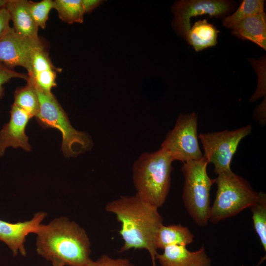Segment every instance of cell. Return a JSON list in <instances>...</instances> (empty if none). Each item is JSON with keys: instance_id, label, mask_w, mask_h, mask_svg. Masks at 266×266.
<instances>
[{"instance_id": "cell-1", "label": "cell", "mask_w": 266, "mask_h": 266, "mask_svg": "<svg viewBox=\"0 0 266 266\" xmlns=\"http://www.w3.org/2000/svg\"><path fill=\"white\" fill-rule=\"evenodd\" d=\"M105 210L115 215L121 223L119 233L124 243L120 252L131 249H145L149 253L152 266H156L157 250L154 241L163 224L158 208L142 200L136 194L121 196L108 202Z\"/></svg>"}, {"instance_id": "cell-2", "label": "cell", "mask_w": 266, "mask_h": 266, "mask_svg": "<svg viewBox=\"0 0 266 266\" xmlns=\"http://www.w3.org/2000/svg\"><path fill=\"white\" fill-rule=\"evenodd\" d=\"M36 235V251L52 262L66 266H87L92 260L91 242L85 230L66 216L41 224Z\"/></svg>"}, {"instance_id": "cell-3", "label": "cell", "mask_w": 266, "mask_h": 266, "mask_svg": "<svg viewBox=\"0 0 266 266\" xmlns=\"http://www.w3.org/2000/svg\"><path fill=\"white\" fill-rule=\"evenodd\" d=\"M172 162L169 155L161 148L142 153L132 167L135 194L154 206H162L170 189Z\"/></svg>"}, {"instance_id": "cell-4", "label": "cell", "mask_w": 266, "mask_h": 266, "mask_svg": "<svg viewBox=\"0 0 266 266\" xmlns=\"http://www.w3.org/2000/svg\"><path fill=\"white\" fill-rule=\"evenodd\" d=\"M33 84L39 102L36 121L44 128H54L60 131L62 135L61 150L64 156L76 157L89 150L93 145L90 135L71 126L67 114L51 92H45Z\"/></svg>"}, {"instance_id": "cell-5", "label": "cell", "mask_w": 266, "mask_h": 266, "mask_svg": "<svg viewBox=\"0 0 266 266\" xmlns=\"http://www.w3.org/2000/svg\"><path fill=\"white\" fill-rule=\"evenodd\" d=\"M214 181L217 188L210 210L209 221L212 223L235 216L252 206L258 200V193L232 170L218 174Z\"/></svg>"}, {"instance_id": "cell-6", "label": "cell", "mask_w": 266, "mask_h": 266, "mask_svg": "<svg viewBox=\"0 0 266 266\" xmlns=\"http://www.w3.org/2000/svg\"><path fill=\"white\" fill-rule=\"evenodd\" d=\"M208 164L203 156L200 160L184 163L181 167L184 177V204L193 220L200 227L205 226L209 221L210 191L214 183L207 173Z\"/></svg>"}, {"instance_id": "cell-7", "label": "cell", "mask_w": 266, "mask_h": 266, "mask_svg": "<svg viewBox=\"0 0 266 266\" xmlns=\"http://www.w3.org/2000/svg\"><path fill=\"white\" fill-rule=\"evenodd\" d=\"M173 161L183 163L203 157L198 142V115L180 114L174 128L166 134L161 145Z\"/></svg>"}, {"instance_id": "cell-8", "label": "cell", "mask_w": 266, "mask_h": 266, "mask_svg": "<svg viewBox=\"0 0 266 266\" xmlns=\"http://www.w3.org/2000/svg\"><path fill=\"white\" fill-rule=\"evenodd\" d=\"M251 125L232 130L202 133L199 135L204 151L203 156L214 166L217 175L231 170L230 165L241 140L252 131Z\"/></svg>"}, {"instance_id": "cell-9", "label": "cell", "mask_w": 266, "mask_h": 266, "mask_svg": "<svg viewBox=\"0 0 266 266\" xmlns=\"http://www.w3.org/2000/svg\"><path fill=\"white\" fill-rule=\"evenodd\" d=\"M228 1L222 0H182L176 2L172 11L174 15L173 26L177 32L185 37L191 28L192 17L207 14L220 17L230 9Z\"/></svg>"}, {"instance_id": "cell-10", "label": "cell", "mask_w": 266, "mask_h": 266, "mask_svg": "<svg viewBox=\"0 0 266 266\" xmlns=\"http://www.w3.org/2000/svg\"><path fill=\"white\" fill-rule=\"evenodd\" d=\"M43 46L41 41L35 42L25 38L9 26L0 36V64L11 69L16 66H22L28 73L33 52Z\"/></svg>"}, {"instance_id": "cell-11", "label": "cell", "mask_w": 266, "mask_h": 266, "mask_svg": "<svg viewBox=\"0 0 266 266\" xmlns=\"http://www.w3.org/2000/svg\"><path fill=\"white\" fill-rule=\"evenodd\" d=\"M47 215L46 212L38 211L30 220L16 223L0 219V241L6 245L13 256L20 254L26 257V237L29 234H35Z\"/></svg>"}, {"instance_id": "cell-12", "label": "cell", "mask_w": 266, "mask_h": 266, "mask_svg": "<svg viewBox=\"0 0 266 266\" xmlns=\"http://www.w3.org/2000/svg\"><path fill=\"white\" fill-rule=\"evenodd\" d=\"M10 119L0 132V157L3 156L6 149L9 147L22 148L30 151L31 146L25 129L31 117L23 109L14 103L11 106Z\"/></svg>"}, {"instance_id": "cell-13", "label": "cell", "mask_w": 266, "mask_h": 266, "mask_svg": "<svg viewBox=\"0 0 266 266\" xmlns=\"http://www.w3.org/2000/svg\"><path fill=\"white\" fill-rule=\"evenodd\" d=\"M163 250L156 256L161 266H211L203 245L195 251L178 245L167 246Z\"/></svg>"}, {"instance_id": "cell-14", "label": "cell", "mask_w": 266, "mask_h": 266, "mask_svg": "<svg viewBox=\"0 0 266 266\" xmlns=\"http://www.w3.org/2000/svg\"><path fill=\"white\" fill-rule=\"evenodd\" d=\"M57 70L44 46L33 50L31 57L30 71L28 75L36 86L45 92L51 93V89L57 85Z\"/></svg>"}, {"instance_id": "cell-15", "label": "cell", "mask_w": 266, "mask_h": 266, "mask_svg": "<svg viewBox=\"0 0 266 266\" xmlns=\"http://www.w3.org/2000/svg\"><path fill=\"white\" fill-rule=\"evenodd\" d=\"M4 7L13 22L12 28L17 34L33 41H41L38 35V27L30 11L29 0H7Z\"/></svg>"}, {"instance_id": "cell-16", "label": "cell", "mask_w": 266, "mask_h": 266, "mask_svg": "<svg viewBox=\"0 0 266 266\" xmlns=\"http://www.w3.org/2000/svg\"><path fill=\"white\" fill-rule=\"evenodd\" d=\"M232 34L243 40H249L266 49V16L265 12L249 16L235 25Z\"/></svg>"}, {"instance_id": "cell-17", "label": "cell", "mask_w": 266, "mask_h": 266, "mask_svg": "<svg viewBox=\"0 0 266 266\" xmlns=\"http://www.w3.org/2000/svg\"><path fill=\"white\" fill-rule=\"evenodd\" d=\"M194 235L186 227L181 225L163 224L158 229L155 238L156 249H164L171 245L185 246L194 241Z\"/></svg>"}, {"instance_id": "cell-18", "label": "cell", "mask_w": 266, "mask_h": 266, "mask_svg": "<svg viewBox=\"0 0 266 266\" xmlns=\"http://www.w3.org/2000/svg\"><path fill=\"white\" fill-rule=\"evenodd\" d=\"M219 31L206 19L195 23L187 32L185 39L196 51L215 46Z\"/></svg>"}, {"instance_id": "cell-19", "label": "cell", "mask_w": 266, "mask_h": 266, "mask_svg": "<svg viewBox=\"0 0 266 266\" xmlns=\"http://www.w3.org/2000/svg\"><path fill=\"white\" fill-rule=\"evenodd\" d=\"M27 81L26 86L16 89L14 94L13 103L25 111L32 118L37 115L39 110V102L33 80L29 77Z\"/></svg>"}, {"instance_id": "cell-20", "label": "cell", "mask_w": 266, "mask_h": 266, "mask_svg": "<svg viewBox=\"0 0 266 266\" xmlns=\"http://www.w3.org/2000/svg\"><path fill=\"white\" fill-rule=\"evenodd\" d=\"M53 2L54 8L61 20L69 24L83 22L84 12L81 0H55Z\"/></svg>"}, {"instance_id": "cell-21", "label": "cell", "mask_w": 266, "mask_h": 266, "mask_svg": "<svg viewBox=\"0 0 266 266\" xmlns=\"http://www.w3.org/2000/svg\"><path fill=\"white\" fill-rule=\"evenodd\" d=\"M254 228L266 251V195L258 193L256 202L251 206Z\"/></svg>"}, {"instance_id": "cell-22", "label": "cell", "mask_w": 266, "mask_h": 266, "mask_svg": "<svg viewBox=\"0 0 266 266\" xmlns=\"http://www.w3.org/2000/svg\"><path fill=\"white\" fill-rule=\"evenodd\" d=\"M264 0H244L232 15L224 18L223 25L232 29L243 19L251 15L264 12Z\"/></svg>"}, {"instance_id": "cell-23", "label": "cell", "mask_w": 266, "mask_h": 266, "mask_svg": "<svg viewBox=\"0 0 266 266\" xmlns=\"http://www.w3.org/2000/svg\"><path fill=\"white\" fill-rule=\"evenodd\" d=\"M29 8L32 18L37 26L45 29L49 12L54 8L53 0H43L39 2L29 1Z\"/></svg>"}, {"instance_id": "cell-24", "label": "cell", "mask_w": 266, "mask_h": 266, "mask_svg": "<svg viewBox=\"0 0 266 266\" xmlns=\"http://www.w3.org/2000/svg\"><path fill=\"white\" fill-rule=\"evenodd\" d=\"M87 266H135L127 259H114L103 255L95 261L91 260Z\"/></svg>"}, {"instance_id": "cell-25", "label": "cell", "mask_w": 266, "mask_h": 266, "mask_svg": "<svg viewBox=\"0 0 266 266\" xmlns=\"http://www.w3.org/2000/svg\"><path fill=\"white\" fill-rule=\"evenodd\" d=\"M14 78H21L27 80L29 77L28 74L17 72L13 69L8 68L0 64V99L2 98L4 95L3 85L10 79Z\"/></svg>"}, {"instance_id": "cell-26", "label": "cell", "mask_w": 266, "mask_h": 266, "mask_svg": "<svg viewBox=\"0 0 266 266\" xmlns=\"http://www.w3.org/2000/svg\"><path fill=\"white\" fill-rule=\"evenodd\" d=\"M11 21L10 15L4 7L0 9V36L8 28Z\"/></svg>"}, {"instance_id": "cell-27", "label": "cell", "mask_w": 266, "mask_h": 266, "mask_svg": "<svg viewBox=\"0 0 266 266\" xmlns=\"http://www.w3.org/2000/svg\"><path fill=\"white\" fill-rule=\"evenodd\" d=\"M85 13H90L100 5L104 1L102 0H81Z\"/></svg>"}, {"instance_id": "cell-28", "label": "cell", "mask_w": 266, "mask_h": 266, "mask_svg": "<svg viewBox=\"0 0 266 266\" xmlns=\"http://www.w3.org/2000/svg\"><path fill=\"white\" fill-rule=\"evenodd\" d=\"M255 117L259 122V125L264 126L266 123V109L265 104L261 105L256 111Z\"/></svg>"}, {"instance_id": "cell-29", "label": "cell", "mask_w": 266, "mask_h": 266, "mask_svg": "<svg viewBox=\"0 0 266 266\" xmlns=\"http://www.w3.org/2000/svg\"><path fill=\"white\" fill-rule=\"evenodd\" d=\"M51 263L52 266H65L62 263L57 261H52Z\"/></svg>"}, {"instance_id": "cell-30", "label": "cell", "mask_w": 266, "mask_h": 266, "mask_svg": "<svg viewBox=\"0 0 266 266\" xmlns=\"http://www.w3.org/2000/svg\"><path fill=\"white\" fill-rule=\"evenodd\" d=\"M6 1L7 0H0V9L4 6Z\"/></svg>"}, {"instance_id": "cell-31", "label": "cell", "mask_w": 266, "mask_h": 266, "mask_svg": "<svg viewBox=\"0 0 266 266\" xmlns=\"http://www.w3.org/2000/svg\"><path fill=\"white\" fill-rule=\"evenodd\" d=\"M265 259H266V256L264 257H262L260 262H259V263L257 264L256 266H259Z\"/></svg>"}]
</instances>
